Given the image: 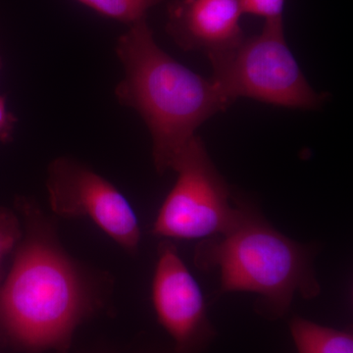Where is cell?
I'll use <instances>...</instances> for the list:
<instances>
[{
    "mask_svg": "<svg viewBox=\"0 0 353 353\" xmlns=\"http://www.w3.org/2000/svg\"><path fill=\"white\" fill-rule=\"evenodd\" d=\"M116 52L125 72L116 97L145 121L155 168L165 173L197 128L233 101L212 79L194 73L160 48L145 19L130 26L118 39Z\"/></svg>",
    "mask_w": 353,
    "mask_h": 353,
    "instance_id": "obj_2",
    "label": "cell"
},
{
    "mask_svg": "<svg viewBox=\"0 0 353 353\" xmlns=\"http://www.w3.org/2000/svg\"><path fill=\"white\" fill-rule=\"evenodd\" d=\"M238 3L243 14L268 21L283 18L285 0H238Z\"/></svg>",
    "mask_w": 353,
    "mask_h": 353,
    "instance_id": "obj_12",
    "label": "cell"
},
{
    "mask_svg": "<svg viewBox=\"0 0 353 353\" xmlns=\"http://www.w3.org/2000/svg\"><path fill=\"white\" fill-rule=\"evenodd\" d=\"M20 208L25 230L0 284V329L28 352H64L77 327L101 305V292L97 281L64 252L39 206L24 201Z\"/></svg>",
    "mask_w": 353,
    "mask_h": 353,
    "instance_id": "obj_1",
    "label": "cell"
},
{
    "mask_svg": "<svg viewBox=\"0 0 353 353\" xmlns=\"http://www.w3.org/2000/svg\"><path fill=\"white\" fill-rule=\"evenodd\" d=\"M110 19L130 26L145 20L148 10L168 0H77ZM171 1V0H170Z\"/></svg>",
    "mask_w": 353,
    "mask_h": 353,
    "instance_id": "obj_10",
    "label": "cell"
},
{
    "mask_svg": "<svg viewBox=\"0 0 353 353\" xmlns=\"http://www.w3.org/2000/svg\"><path fill=\"white\" fill-rule=\"evenodd\" d=\"M15 122L12 114L7 110L6 99L0 97V141H6L10 139Z\"/></svg>",
    "mask_w": 353,
    "mask_h": 353,
    "instance_id": "obj_13",
    "label": "cell"
},
{
    "mask_svg": "<svg viewBox=\"0 0 353 353\" xmlns=\"http://www.w3.org/2000/svg\"><path fill=\"white\" fill-rule=\"evenodd\" d=\"M152 296L158 321L174 341V352L201 353L210 345L216 331L201 287L169 241L158 246Z\"/></svg>",
    "mask_w": 353,
    "mask_h": 353,
    "instance_id": "obj_7",
    "label": "cell"
},
{
    "mask_svg": "<svg viewBox=\"0 0 353 353\" xmlns=\"http://www.w3.org/2000/svg\"><path fill=\"white\" fill-rule=\"evenodd\" d=\"M23 230L17 216L8 209H0V272L7 255L19 245Z\"/></svg>",
    "mask_w": 353,
    "mask_h": 353,
    "instance_id": "obj_11",
    "label": "cell"
},
{
    "mask_svg": "<svg viewBox=\"0 0 353 353\" xmlns=\"http://www.w3.org/2000/svg\"><path fill=\"white\" fill-rule=\"evenodd\" d=\"M238 0H171L166 30L183 50L206 54L233 48L245 38Z\"/></svg>",
    "mask_w": 353,
    "mask_h": 353,
    "instance_id": "obj_8",
    "label": "cell"
},
{
    "mask_svg": "<svg viewBox=\"0 0 353 353\" xmlns=\"http://www.w3.org/2000/svg\"><path fill=\"white\" fill-rule=\"evenodd\" d=\"M46 190L51 210L63 218L88 217L127 252H138L141 228L119 190L73 158L58 157L48 166Z\"/></svg>",
    "mask_w": 353,
    "mask_h": 353,
    "instance_id": "obj_6",
    "label": "cell"
},
{
    "mask_svg": "<svg viewBox=\"0 0 353 353\" xmlns=\"http://www.w3.org/2000/svg\"><path fill=\"white\" fill-rule=\"evenodd\" d=\"M290 331L299 353H353L350 331L329 328L304 318H292Z\"/></svg>",
    "mask_w": 353,
    "mask_h": 353,
    "instance_id": "obj_9",
    "label": "cell"
},
{
    "mask_svg": "<svg viewBox=\"0 0 353 353\" xmlns=\"http://www.w3.org/2000/svg\"><path fill=\"white\" fill-rule=\"evenodd\" d=\"M208 57L211 79L233 102L250 97L283 108L315 109L324 101L310 87L290 51L283 18L265 21L259 34Z\"/></svg>",
    "mask_w": 353,
    "mask_h": 353,
    "instance_id": "obj_4",
    "label": "cell"
},
{
    "mask_svg": "<svg viewBox=\"0 0 353 353\" xmlns=\"http://www.w3.org/2000/svg\"><path fill=\"white\" fill-rule=\"evenodd\" d=\"M178 174L153 224L155 236L176 240L223 236L240 224V199L232 204L225 179L209 157L205 145L194 137L173 165Z\"/></svg>",
    "mask_w": 353,
    "mask_h": 353,
    "instance_id": "obj_5",
    "label": "cell"
},
{
    "mask_svg": "<svg viewBox=\"0 0 353 353\" xmlns=\"http://www.w3.org/2000/svg\"><path fill=\"white\" fill-rule=\"evenodd\" d=\"M243 217L231 233L205 239L196 246L199 269H219L220 294L254 292L255 309L276 320L289 311L294 296L315 299L321 292L316 277V245L288 238L272 226L254 204L241 201Z\"/></svg>",
    "mask_w": 353,
    "mask_h": 353,
    "instance_id": "obj_3",
    "label": "cell"
}]
</instances>
